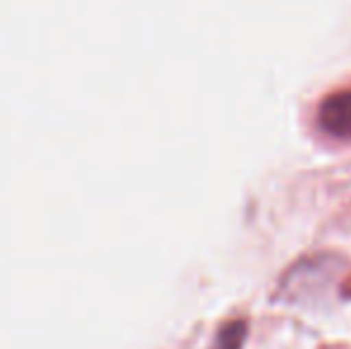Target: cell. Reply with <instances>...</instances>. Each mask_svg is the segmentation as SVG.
<instances>
[{
	"label": "cell",
	"mask_w": 351,
	"mask_h": 349,
	"mask_svg": "<svg viewBox=\"0 0 351 349\" xmlns=\"http://www.w3.org/2000/svg\"><path fill=\"white\" fill-rule=\"evenodd\" d=\"M318 120L328 134L351 136V91H337L320 103Z\"/></svg>",
	"instance_id": "cell-1"
},
{
	"label": "cell",
	"mask_w": 351,
	"mask_h": 349,
	"mask_svg": "<svg viewBox=\"0 0 351 349\" xmlns=\"http://www.w3.org/2000/svg\"><path fill=\"white\" fill-rule=\"evenodd\" d=\"M246 340V323L244 321H230L220 328L215 342L210 349H241Z\"/></svg>",
	"instance_id": "cell-2"
}]
</instances>
